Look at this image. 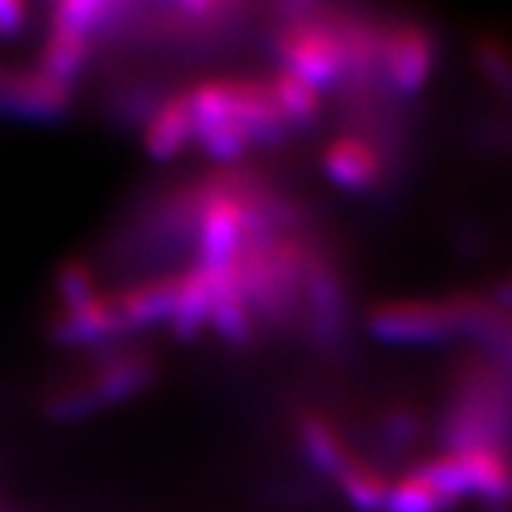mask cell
Masks as SVG:
<instances>
[{
  "mask_svg": "<svg viewBox=\"0 0 512 512\" xmlns=\"http://www.w3.org/2000/svg\"><path fill=\"white\" fill-rule=\"evenodd\" d=\"M510 322L501 311L476 299V296H456L441 302H390L376 308L370 316V330L384 342H402V345H424V342H441L458 333L473 336H493L507 339Z\"/></svg>",
  "mask_w": 512,
  "mask_h": 512,
  "instance_id": "cell-1",
  "label": "cell"
},
{
  "mask_svg": "<svg viewBox=\"0 0 512 512\" xmlns=\"http://www.w3.org/2000/svg\"><path fill=\"white\" fill-rule=\"evenodd\" d=\"M282 72L308 80L313 89L333 86L348 72V49L342 23H322L316 18L285 20L274 40Z\"/></svg>",
  "mask_w": 512,
  "mask_h": 512,
  "instance_id": "cell-2",
  "label": "cell"
},
{
  "mask_svg": "<svg viewBox=\"0 0 512 512\" xmlns=\"http://www.w3.org/2000/svg\"><path fill=\"white\" fill-rule=\"evenodd\" d=\"M419 470L453 501L464 495L487 501L512 495V467L498 447H458Z\"/></svg>",
  "mask_w": 512,
  "mask_h": 512,
  "instance_id": "cell-3",
  "label": "cell"
},
{
  "mask_svg": "<svg viewBox=\"0 0 512 512\" xmlns=\"http://www.w3.org/2000/svg\"><path fill=\"white\" fill-rule=\"evenodd\" d=\"M83 373L92 384L100 407H106V404L128 402L137 393H143L146 387H151L157 382L160 362L154 353L143 348L111 345L109 353L103 359H97V365L83 370Z\"/></svg>",
  "mask_w": 512,
  "mask_h": 512,
  "instance_id": "cell-4",
  "label": "cell"
},
{
  "mask_svg": "<svg viewBox=\"0 0 512 512\" xmlns=\"http://www.w3.org/2000/svg\"><path fill=\"white\" fill-rule=\"evenodd\" d=\"M131 330L126 328L123 316L117 311L114 293L103 291L94 296L92 302L72 308V311H57L49 322V336L57 345L66 348H92V345H114Z\"/></svg>",
  "mask_w": 512,
  "mask_h": 512,
  "instance_id": "cell-5",
  "label": "cell"
},
{
  "mask_svg": "<svg viewBox=\"0 0 512 512\" xmlns=\"http://www.w3.org/2000/svg\"><path fill=\"white\" fill-rule=\"evenodd\" d=\"M379 60L396 92H419L433 66V40L419 26L399 23L379 37Z\"/></svg>",
  "mask_w": 512,
  "mask_h": 512,
  "instance_id": "cell-6",
  "label": "cell"
},
{
  "mask_svg": "<svg viewBox=\"0 0 512 512\" xmlns=\"http://www.w3.org/2000/svg\"><path fill=\"white\" fill-rule=\"evenodd\" d=\"M114 293L117 311L123 316L128 330H143L148 325L171 322L177 296H180V274H157L128 282L126 288Z\"/></svg>",
  "mask_w": 512,
  "mask_h": 512,
  "instance_id": "cell-7",
  "label": "cell"
},
{
  "mask_svg": "<svg viewBox=\"0 0 512 512\" xmlns=\"http://www.w3.org/2000/svg\"><path fill=\"white\" fill-rule=\"evenodd\" d=\"M194 143V117L188 109V94L177 92L157 103L154 114L143 126V146L151 160L168 163L183 154V148Z\"/></svg>",
  "mask_w": 512,
  "mask_h": 512,
  "instance_id": "cell-8",
  "label": "cell"
},
{
  "mask_svg": "<svg viewBox=\"0 0 512 512\" xmlns=\"http://www.w3.org/2000/svg\"><path fill=\"white\" fill-rule=\"evenodd\" d=\"M89 55H92V37L52 23L49 37H46V43L40 49L37 69L46 72L49 77H55V80H60V83H69L72 86L74 77L86 69Z\"/></svg>",
  "mask_w": 512,
  "mask_h": 512,
  "instance_id": "cell-9",
  "label": "cell"
},
{
  "mask_svg": "<svg viewBox=\"0 0 512 512\" xmlns=\"http://www.w3.org/2000/svg\"><path fill=\"white\" fill-rule=\"evenodd\" d=\"M325 174L342 188H365L379 177V157L356 137H339L325 151Z\"/></svg>",
  "mask_w": 512,
  "mask_h": 512,
  "instance_id": "cell-10",
  "label": "cell"
},
{
  "mask_svg": "<svg viewBox=\"0 0 512 512\" xmlns=\"http://www.w3.org/2000/svg\"><path fill=\"white\" fill-rule=\"evenodd\" d=\"M268 83L274 89L279 111H282L288 126L299 128L316 120V114H319V89H313L308 80L279 69L274 74V80H268Z\"/></svg>",
  "mask_w": 512,
  "mask_h": 512,
  "instance_id": "cell-11",
  "label": "cell"
},
{
  "mask_svg": "<svg viewBox=\"0 0 512 512\" xmlns=\"http://www.w3.org/2000/svg\"><path fill=\"white\" fill-rule=\"evenodd\" d=\"M299 439H302V447H305L308 458L328 476H339V470L350 461V453L345 450L342 439L336 436V430L325 419H319V416L302 419Z\"/></svg>",
  "mask_w": 512,
  "mask_h": 512,
  "instance_id": "cell-12",
  "label": "cell"
},
{
  "mask_svg": "<svg viewBox=\"0 0 512 512\" xmlns=\"http://www.w3.org/2000/svg\"><path fill=\"white\" fill-rule=\"evenodd\" d=\"M450 504H453V498L441 493L430 478L416 470V473L404 476L402 481L390 484L384 512H444Z\"/></svg>",
  "mask_w": 512,
  "mask_h": 512,
  "instance_id": "cell-13",
  "label": "cell"
},
{
  "mask_svg": "<svg viewBox=\"0 0 512 512\" xmlns=\"http://www.w3.org/2000/svg\"><path fill=\"white\" fill-rule=\"evenodd\" d=\"M43 410L49 419L57 421H74L89 416L94 410H100V402L94 396L92 384L86 379V373H77L63 379L55 387L46 390V399H43Z\"/></svg>",
  "mask_w": 512,
  "mask_h": 512,
  "instance_id": "cell-14",
  "label": "cell"
},
{
  "mask_svg": "<svg viewBox=\"0 0 512 512\" xmlns=\"http://www.w3.org/2000/svg\"><path fill=\"white\" fill-rule=\"evenodd\" d=\"M100 276L94 271V265L83 256H74L69 262L60 265L55 274V296L57 311H72L86 302H92L94 296H100Z\"/></svg>",
  "mask_w": 512,
  "mask_h": 512,
  "instance_id": "cell-15",
  "label": "cell"
},
{
  "mask_svg": "<svg viewBox=\"0 0 512 512\" xmlns=\"http://www.w3.org/2000/svg\"><path fill=\"white\" fill-rule=\"evenodd\" d=\"M208 325L217 330V336L231 342V345H245L254 339L256 330V316L245 299L242 291H228L222 293L220 299L214 302L211 316H208Z\"/></svg>",
  "mask_w": 512,
  "mask_h": 512,
  "instance_id": "cell-16",
  "label": "cell"
},
{
  "mask_svg": "<svg viewBox=\"0 0 512 512\" xmlns=\"http://www.w3.org/2000/svg\"><path fill=\"white\" fill-rule=\"evenodd\" d=\"M336 481L342 484V490L348 495L350 501L365 512L384 510L387 504V495H390V481L376 473L373 467H367L362 461L350 456V461L339 470Z\"/></svg>",
  "mask_w": 512,
  "mask_h": 512,
  "instance_id": "cell-17",
  "label": "cell"
},
{
  "mask_svg": "<svg viewBox=\"0 0 512 512\" xmlns=\"http://www.w3.org/2000/svg\"><path fill=\"white\" fill-rule=\"evenodd\" d=\"M26 15H29V9L18 0H0V37L18 35L26 26Z\"/></svg>",
  "mask_w": 512,
  "mask_h": 512,
  "instance_id": "cell-18",
  "label": "cell"
}]
</instances>
